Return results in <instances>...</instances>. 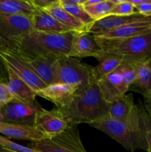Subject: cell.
Masks as SVG:
<instances>
[{"instance_id":"6da1fadb","label":"cell","mask_w":151,"mask_h":152,"mask_svg":"<svg viewBox=\"0 0 151 152\" xmlns=\"http://www.w3.org/2000/svg\"><path fill=\"white\" fill-rule=\"evenodd\" d=\"M150 124L151 118L139 102L126 120H115L107 115L90 126L107 134L127 151L134 152L138 149L147 151L146 134Z\"/></svg>"},{"instance_id":"7a4b0ae2","label":"cell","mask_w":151,"mask_h":152,"mask_svg":"<svg viewBox=\"0 0 151 152\" xmlns=\"http://www.w3.org/2000/svg\"><path fill=\"white\" fill-rule=\"evenodd\" d=\"M73 31L66 33H44L32 31L21 37L14 51L25 59L50 57L59 59L68 56Z\"/></svg>"},{"instance_id":"3957f363","label":"cell","mask_w":151,"mask_h":152,"mask_svg":"<svg viewBox=\"0 0 151 152\" xmlns=\"http://www.w3.org/2000/svg\"><path fill=\"white\" fill-rule=\"evenodd\" d=\"M56 110L60 113L68 126L90 123L108 114V103L102 98L97 83L78 92L70 102Z\"/></svg>"},{"instance_id":"277c9868","label":"cell","mask_w":151,"mask_h":152,"mask_svg":"<svg viewBox=\"0 0 151 152\" xmlns=\"http://www.w3.org/2000/svg\"><path fill=\"white\" fill-rule=\"evenodd\" d=\"M95 39L101 48L96 59L100 55H113L124 59H151V33L121 40H104L96 37Z\"/></svg>"},{"instance_id":"5b68a950","label":"cell","mask_w":151,"mask_h":152,"mask_svg":"<svg viewBox=\"0 0 151 152\" xmlns=\"http://www.w3.org/2000/svg\"><path fill=\"white\" fill-rule=\"evenodd\" d=\"M93 68L77 58L62 56L56 59L54 64L56 82L76 88L78 93L95 83Z\"/></svg>"},{"instance_id":"8992f818","label":"cell","mask_w":151,"mask_h":152,"mask_svg":"<svg viewBox=\"0 0 151 152\" xmlns=\"http://www.w3.org/2000/svg\"><path fill=\"white\" fill-rule=\"evenodd\" d=\"M28 146L40 152H87L77 126H68L59 134L39 142H30Z\"/></svg>"},{"instance_id":"52a82bcc","label":"cell","mask_w":151,"mask_h":152,"mask_svg":"<svg viewBox=\"0 0 151 152\" xmlns=\"http://www.w3.org/2000/svg\"><path fill=\"white\" fill-rule=\"evenodd\" d=\"M32 31L30 16L0 15V50H14L18 40Z\"/></svg>"},{"instance_id":"ba28073f","label":"cell","mask_w":151,"mask_h":152,"mask_svg":"<svg viewBox=\"0 0 151 152\" xmlns=\"http://www.w3.org/2000/svg\"><path fill=\"white\" fill-rule=\"evenodd\" d=\"M0 56L6 66L10 68L35 93L47 86L35 74L25 59L17 53L12 50H0Z\"/></svg>"},{"instance_id":"9c48e42d","label":"cell","mask_w":151,"mask_h":152,"mask_svg":"<svg viewBox=\"0 0 151 152\" xmlns=\"http://www.w3.org/2000/svg\"><path fill=\"white\" fill-rule=\"evenodd\" d=\"M40 108L39 105H30L12 99L1 107L0 111L6 123L33 126L36 115Z\"/></svg>"},{"instance_id":"30bf717a","label":"cell","mask_w":151,"mask_h":152,"mask_svg":"<svg viewBox=\"0 0 151 152\" xmlns=\"http://www.w3.org/2000/svg\"><path fill=\"white\" fill-rule=\"evenodd\" d=\"M33 126L50 138L62 133L68 124L56 108L49 111L41 107L36 113Z\"/></svg>"},{"instance_id":"8fae6325","label":"cell","mask_w":151,"mask_h":152,"mask_svg":"<svg viewBox=\"0 0 151 152\" xmlns=\"http://www.w3.org/2000/svg\"><path fill=\"white\" fill-rule=\"evenodd\" d=\"M151 33V16L122 25L105 34L94 35L104 40H121Z\"/></svg>"},{"instance_id":"7c38bea8","label":"cell","mask_w":151,"mask_h":152,"mask_svg":"<svg viewBox=\"0 0 151 152\" xmlns=\"http://www.w3.org/2000/svg\"><path fill=\"white\" fill-rule=\"evenodd\" d=\"M100 50L93 34L83 31H73L68 56L77 59L87 56L96 58Z\"/></svg>"},{"instance_id":"4fadbf2b","label":"cell","mask_w":151,"mask_h":152,"mask_svg":"<svg viewBox=\"0 0 151 152\" xmlns=\"http://www.w3.org/2000/svg\"><path fill=\"white\" fill-rule=\"evenodd\" d=\"M77 93L76 88L65 83H56L36 92V95L53 102L56 108H60L68 105Z\"/></svg>"},{"instance_id":"5bb4252c","label":"cell","mask_w":151,"mask_h":152,"mask_svg":"<svg viewBox=\"0 0 151 152\" xmlns=\"http://www.w3.org/2000/svg\"><path fill=\"white\" fill-rule=\"evenodd\" d=\"M130 64L136 72V78L129 90L147 96L151 92V59H124Z\"/></svg>"},{"instance_id":"9a60e30c","label":"cell","mask_w":151,"mask_h":152,"mask_svg":"<svg viewBox=\"0 0 151 152\" xmlns=\"http://www.w3.org/2000/svg\"><path fill=\"white\" fill-rule=\"evenodd\" d=\"M145 17H150V16H144L138 13L130 15V16L109 15L103 19L94 21L91 25L86 28L85 31L93 35L105 34V33L113 31L126 24L140 20Z\"/></svg>"},{"instance_id":"2e32d148","label":"cell","mask_w":151,"mask_h":152,"mask_svg":"<svg viewBox=\"0 0 151 152\" xmlns=\"http://www.w3.org/2000/svg\"><path fill=\"white\" fill-rule=\"evenodd\" d=\"M0 135L8 139L24 140L32 142L47 139V137L34 126L1 122L0 123Z\"/></svg>"},{"instance_id":"e0dca14e","label":"cell","mask_w":151,"mask_h":152,"mask_svg":"<svg viewBox=\"0 0 151 152\" xmlns=\"http://www.w3.org/2000/svg\"><path fill=\"white\" fill-rule=\"evenodd\" d=\"M96 83L102 98L107 103H110L121 95L125 94L126 92L129 91L128 87L126 86L123 78L116 70L98 80Z\"/></svg>"},{"instance_id":"ac0fdd59","label":"cell","mask_w":151,"mask_h":152,"mask_svg":"<svg viewBox=\"0 0 151 152\" xmlns=\"http://www.w3.org/2000/svg\"><path fill=\"white\" fill-rule=\"evenodd\" d=\"M8 80L6 84L13 99L30 105H38L36 102V95L34 91L19 78L10 68L7 67Z\"/></svg>"},{"instance_id":"d6986e66","label":"cell","mask_w":151,"mask_h":152,"mask_svg":"<svg viewBox=\"0 0 151 152\" xmlns=\"http://www.w3.org/2000/svg\"><path fill=\"white\" fill-rule=\"evenodd\" d=\"M33 31L44 33H66L71 31L59 23L46 10L36 9L31 16Z\"/></svg>"},{"instance_id":"ffe728a7","label":"cell","mask_w":151,"mask_h":152,"mask_svg":"<svg viewBox=\"0 0 151 152\" xmlns=\"http://www.w3.org/2000/svg\"><path fill=\"white\" fill-rule=\"evenodd\" d=\"M25 59V58H24ZM33 71L46 85L56 83L54 64L56 59L50 57H36L33 59H25Z\"/></svg>"},{"instance_id":"44dd1931","label":"cell","mask_w":151,"mask_h":152,"mask_svg":"<svg viewBox=\"0 0 151 152\" xmlns=\"http://www.w3.org/2000/svg\"><path fill=\"white\" fill-rule=\"evenodd\" d=\"M44 10L71 31H85V25L64 9L61 5L59 0H54V1L46 7Z\"/></svg>"},{"instance_id":"7402d4cb","label":"cell","mask_w":151,"mask_h":152,"mask_svg":"<svg viewBox=\"0 0 151 152\" xmlns=\"http://www.w3.org/2000/svg\"><path fill=\"white\" fill-rule=\"evenodd\" d=\"M134 99L132 94H123L114 99L108 103L107 116L113 119L126 120L136 107Z\"/></svg>"},{"instance_id":"603a6c76","label":"cell","mask_w":151,"mask_h":152,"mask_svg":"<svg viewBox=\"0 0 151 152\" xmlns=\"http://www.w3.org/2000/svg\"><path fill=\"white\" fill-rule=\"evenodd\" d=\"M36 10L31 0H0V15H23L31 17Z\"/></svg>"},{"instance_id":"cb8c5ba5","label":"cell","mask_w":151,"mask_h":152,"mask_svg":"<svg viewBox=\"0 0 151 152\" xmlns=\"http://www.w3.org/2000/svg\"><path fill=\"white\" fill-rule=\"evenodd\" d=\"M99 63L93 68V76L95 82L115 71L124 62L122 57L113 55H100L96 58Z\"/></svg>"},{"instance_id":"d4e9b609","label":"cell","mask_w":151,"mask_h":152,"mask_svg":"<svg viewBox=\"0 0 151 152\" xmlns=\"http://www.w3.org/2000/svg\"><path fill=\"white\" fill-rule=\"evenodd\" d=\"M114 5V0H101L98 4L84 7L89 16L96 21L109 16Z\"/></svg>"},{"instance_id":"484cf974","label":"cell","mask_w":151,"mask_h":152,"mask_svg":"<svg viewBox=\"0 0 151 152\" xmlns=\"http://www.w3.org/2000/svg\"><path fill=\"white\" fill-rule=\"evenodd\" d=\"M59 2L64 9H65L73 17L82 22L86 28L94 22V20L86 12L83 5L73 4L70 1V0H59Z\"/></svg>"},{"instance_id":"4316f807","label":"cell","mask_w":151,"mask_h":152,"mask_svg":"<svg viewBox=\"0 0 151 152\" xmlns=\"http://www.w3.org/2000/svg\"><path fill=\"white\" fill-rule=\"evenodd\" d=\"M115 5L111 10L110 14L114 16H130L137 13L134 6L126 0H114Z\"/></svg>"},{"instance_id":"83f0119b","label":"cell","mask_w":151,"mask_h":152,"mask_svg":"<svg viewBox=\"0 0 151 152\" xmlns=\"http://www.w3.org/2000/svg\"><path fill=\"white\" fill-rule=\"evenodd\" d=\"M116 71L119 73L124 80L125 85L130 89V86L133 84L136 78V72L133 67L130 64L124 61L123 63L117 68Z\"/></svg>"},{"instance_id":"f1b7e54d","label":"cell","mask_w":151,"mask_h":152,"mask_svg":"<svg viewBox=\"0 0 151 152\" xmlns=\"http://www.w3.org/2000/svg\"><path fill=\"white\" fill-rule=\"evenodd\" d=\"M0 145L15 152H40L29 146H25L16 143L1 135H0Z\"/></svg>"},{"instance_id":"f546056e","label":"cell","mask_w":151,"mask_h":152,"mask_svg":"<svg viewBox=\"0 0 151 152\" xmlns=\"http://www.w3.org/2000/svg\"><path fill=\"white\" fill-rule=\"evenodd\" d=\"M136 8L138 13L151 16V0H128Z\"/></svg>"},{"instance_id":"4dcf8cb0","label":"cell","mask_w":151,"mask_h":152,"mask_svg":"<svg viewBox=\"0 0 151 152\" xmlns=\"http://www.w3.org/2000/svg\"><path fill=\"white\" fill-rule=\"evenodd\" d=\"M11 94L9 92L6 84L0 83V108L12 100Z\"/></svg>"},{"instance_id":"1f68e13d","label":"cell","mask_w":151,"mask_h":152,"mask_svg":"<svg viewBox=\"0 0 151 152\" xmlns=\"http://www.w3.org/2000/svg\"><path fill=\"white\" fill-rule=\"evenodd\" d=\"M7 80H8V74H7V66L0 56V83L7 84Z\"/></svg>"},{"instance_id":"d6a6232c","label":"cell","mask_w":151,"mask_h":152,"mask_svg":"<svg viewBox=\"0 0 151 152\" xmlns=\"http://www.w3.org/2000/svg\"><path fill=\"white\" fill-rule=\"evenodd\" d=\"M54 0H31V2L36 9H42V10H44Z\"/></svg>"},{"instance_id":"836d02e7","label":"cell","mask_w":151,"mask_h":152,"mask_svg":"<svg viewBox=\"0 0 151 152\" xmlns=\"http://www.w3.org/2000/svg\"><path fill=\"white\" fill-rule=\"evenodd\" d=\"M144 108L148 115L151 118V93H150L147 96H144Z\"/></svg>"},{"instance_id":"e575fe53","label":"cell","mask_w":151,"mask_h":152,"mask_svg":"<svg viewBox=\"0 0 151 152\" xmlns=\"http://www.w3.org/2000/svg\"><path fill=\"white\" fill-rule=\"evenodd\" d=\"M146 139L147 142V152H151V124L150 126L148 127L147 131V134H146Z\"/></svg>"},{"instance_id":"d590c367","label":"cell","mask_w":151,"mask_h":152,"mask_svg":"<svg viewBox=\"0 0 151 152\" xmlns=\"http://www.w3.org/2000/svg\"><path fill=\"white\" fill-rule=\"evenodd\" d=\"M0 152H15V151H11V150H9V149H7V148H4V147H2L0 145Z\"/></svg>"},{"instance_id":"8d00e7d4","label":"cell","mask_w":151,"mask_h":152,"mask_svg":"<svg viewBox=\"0 0 151 152\" xmlns=\"http://www.w3.org/2000/svg\"><path fill=\"white\" fill-rule=\"evenodd\" d=\"M1 122H4V117H3L2 114H1V111H0V123H1Z\"/></svg>"},{"instance_id":"74e56055","label":"cell","mask_w":151,"mask_h":152,"mask_svg":"<svg viewBox=\"0 0 151 152\" xmlns=\"http://www.w3.org/2000/svg\"><path fill=\"white\" fill-rule=\"evenodd\" d=\"M150 93H151V92H150Z\"/></svg>"}]
</instances>
